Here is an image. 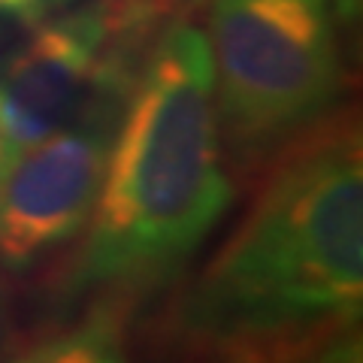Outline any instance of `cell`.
Segmentation results:
<instances>
[{"label": "cell", "instance_id": "11", "mask_svg": "<svg viewBox=\"0 0 363 363\" xmlns=\"http://www.w3.org/2000/svg\"><path fill=\"white\" fill-rule=\"evenodd\" d=\"M9 161H13V152H9V145H6V140H4V133H0V179H4Z\"/></svg>", "mask_w": 363, "mask_h": 363}, {"label": "cell", "instance_id": "12", "mask_svg": "<svg viewBox=\"0 0 363 363\" xmlns=\"http://www.w3.org/2000/svg\"><path fill=\"white\" fill-rule=\"evenodd\" d=\"M191 4H197V0H191Z\"/></svg>", "mask_w": 363, "mask_h": 363}, {"label": "cell", "instance_id": "5", "mask_svg": "<svg viewBox=\"0 0 363 363\" xmlns=\"http://www.w3.org/2000/svg\"><path fill=\"white\" fill-rule=\"evenodd\" d=\"M121 109H91L18 152L0 179V267L30 272L88 227Z\"/></svg>", "mask_w": 363, "mask_h": 363}, {"label": "cell", "instance_id": "6", "mask_svg": "<svg viewBox=\"0 0 363 363\" xmlns=\"http://www.w3.org/2000/svg\"><path fill=\"white\" fill-rule=\"evenodd\" d=\"M13 363H128L121 300L97 306L82 324L33 345Z\"/></svg>", "mask_w": 363, "mask_h": 363}, {"label": "cell", "instance_id": "9", "mask_svg": "<svg viewBox=\"0 0 363 363\" xmlns=\"http://www.w3.org/2000/svg\"><path fill=\"white\" fill-rule=\"evenodd\" d=\"M16 339V324H13V300H9V291L0 279V363L9 357V348H13Z\"/></svg>", "mask_w": 363, "mask_h": 363}, {"label": "cell", "instance_id": "2", "mask_svg": "<svg viewBox=\"0 0 363 363\" xmlns=\"http://www.w3.org/2000/svg\"><path fill=\"white\" fill-rule=\"evenodd\" d=\"M233 200L203 30L173 18L145 49L109 143L73 269L76 291L128 300L176 276Z\"/></svg>", "mask_w": 363, "mask_h": 363}, {"label": "cell", "instance_id": "4", "mask_svg": "<svg viewBox=\"0 0 363 363\" xmlns=\"http://www.w3.org/2000/svg\"><path fill=\"white\" fill-rule=\"evenodd\" d=\"M136 67L112 45L91 0L37 21L0 64V133L13 157L91 109H121Z\"/></svg>", "mask_w": 363, "mask_h": 363}, {"label": "cell", "instance_id": "10", "mask_svg": "<svg viewBox=\"0 0 363 363\" xmlns=\"http://www.w3.org/2000/svg\"><path fill=\"white\" fill-rule=\"evenodd\" d=\"M360 4L363 0H330V9L342 25H351V21H357V16H360Z\"/></svg>", "mask_w": 363, "mask_h": 363}, {"label": "cell", "instance_id": "1", "mask_svg": "<svg viewBox=\"0 0 363 363\" xmlns=\"http://www.w3.org/2000/svg\"><path fill=\"white\" fill-rule=\"evenodd\" d=\"M272 157L252 206L176 315L179 336L224 363H294L360 321L357 118L324 116Z\"/></svg>", "mask_w": 363, "mask_h": 363}, {"label": "cell", "instance_id": "3", "mask_svg": "<svg viewBox=\"0 0 363 363\" xmlns=\"http://www.w3.org/2000/svg\"><path fill=\"white\" fill-rule=\"evenodd\" d=\"M203 37L236 161H264L330 112L342 82L330 0H212Z\"/></svg>", "mask_w": 363, "mask_h": 363}, {"label": "cell", "instance_id": "7", "mask_svg": "<svg viewBox=\"0 0 363 363\" xmlns=\"http://www.w3.org/2000/svg\"><path fill=\"white\" fill-rule=\"evenodd\" d=\"M294 363H363V342H360V327L348 324L324 342H318L312 351H306Z\"/></svg>", "mask_w": 363, "mask_h": 363}, {"label": "cell", "instance_id": "8", "mask_svg": "<svg viewBox=\"0 0 363 363\" xmlns=\"http://www.w3.org/2000/svg\"><path fill=\"white\" fill-rule=\"evenodd\" d=\"M76 0H0V16H13L18 21H43L55 9H64Z\"/></svg>", "mask_w": 363, "mask_h": 363}]
</instances>
